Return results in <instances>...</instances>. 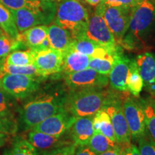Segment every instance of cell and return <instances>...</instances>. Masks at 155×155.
<instances>
[{"label": "cell", "instance_id": "obj_1", "mask_svg": "<svg viewBox=\"0 0 155 155\" xmlns=\"http://www.w3.org/2000/svg\"><path fill=\"white\" fill-rule=\"evenodd\" d=\"M69 92L63 87L44 91L23 105L20 118L25 129H31L49 116L65 109Z\"/></svg>", "mask_w": 155, "mask_h": 155}, {"label": "cell", "instance_id": "obj_2", "mask_svg": "<svg viewBox=\"0 0 155 155\" xmlns=\"http://www.w3.org/2000/svg\"><path fill=\"white\" fill-rule=\"evenodd\" d=\"M155 31V5L151 0L141 1L131 8L127 32L119 45L129 50L144 48Z\"/></svg>", "mask_w": 155, "mask_h": 155}, {"label": "cell", "instance_id": "obj_3", "mask_svg": "<svg viewBox=\"0 0 155 155\" xmlns=\"http://www.w3.org/2000/svg\"><path fill=\"white\" fill-rule=\"evenodd\" d=\"M88 12L79 0H58L55 23L71 32L73 39L86 36Z\"/></svg>", "mask_w": 155, "mask_h": 155}, {"label": "cell", "instance_id": "obj_4", "mask_svg": "<svg viewBox=\"0 0 155 155\" xmlns=\"http://www.w3.org/2000/svg\"><path fill=\"white\" fill-rule=\"evenodd\" d=\"M108 93L99 88L70 91L65 109L75 119L94 116L104 107Z\"/></svg>", "mask_w": 155, "mask_h": 155}, {"label": "cell", "instance_id": "obj_5", "mask_svg": "<svg viewBox=\"0 0 155 155\" xmlns=\"http://www.w3.org/2000/svg\"><path fill=\"white\" fill-rule=\"evenodd\" d=\"M103 108L111 119L117 144L122 147L130 144L131 134L124 114L121 95L108 91Z\"/></svg>", "mask_w": 155, "mask_h": 155}, {"label": "cell", "instance_id": "obj_6", "mask_svg": "<svg viewBox=\"0 0 155 155\" xmlns=\"http://www.w3.org/2000/svg\"><path fill=\"white\" fill-rule=\"evenodd\" d=\"M40 77L19 74H2L0 88L9 96L15 98H25L38 90Z\"/></svg>", "mask_w": 155, "mask_h": 155}, {"label": "cell", "instance_id": "obj_7", "mask_svg": "<svg viewBox=\"0 0 155 155\" xmlns=\"http://www.w3.org/2000/svg\"><path fill=\"white\" fill-rule=\"evenodd\" d=\"M131 8L132 7H109L101 4L96 6V12L101 15L119 45L127 30Z\"/></svg>", "mask_w": 155, "mask_h": 155}, {"label": "cell", "instance_id": "obj_8", "mask_svg": "<svg viewBox=\"0 0 155 155\" xmlns=\"http://www.w3.org/2000/svg\"><path fill=\"white\" fill-rule=\"evenodd\" d=\"M10 10L12 13L17 30L20 33L37 25L51 24L56 15L57 4L46 9H19Z\"/></svg>", "mask_w": 155, "mask_h": 155}, {"label": "cell", "instance_id": "obj_9", "mask_svg": "<svg viewBox=\"0 0 155 155\" xmlns=\"http://www.w3.org/2000/svg\"><path fill=\"white\" fill-rule=\"evenodd\" d=\"M124 114L127 120L131 139L137 141L146 134L144 114L139 99L126 93L121 95Z\"/></svg>", "mask_w": 155, "mask_h": 155}, {"label": "cell", "instance_id": "obj_10", "mask_svg": "<svg viewBox=\"0 0 155 155\" xmlns=\"http://www.w3.org/2000/svg\"><path fill=\"white\" fill-rule=\"evenodd\" d=\"M30 50L33 56V65L40 76L46 77L62 72L63 63L62 52L51 48Z\"/></svg>", "mask_w": 155, "mask_h": 155}, {"label": "cell", "instance_id": "obj_11", "mask_svg": "<svg viewBox=\"0 0 155 155\" xmlns=\"http://www.w3.org/2000/svg\"><path fill=\"white\" fill-rule=\"evenodd\" d=\"M65 83L70 91L87 88H105L108 85V77L88 68L65 74Z\"/></svg>", "mask_w": 155, "mask_h": 155}, {"label": "cell", "instance_id": "obj_12", "mask_svg": "<svg viewBox=\"0 0 155 155\" xmlns=\"http://www.w3.org/2000/svg\"><path fill=\"white\" fill-rule=\"evenodd\" d=\"M86 36L103 47L114 50L119 46L113 33L101 15L95 12L89 20L86 30Z\"/></svg>", "mask_w": 155, "mask_h": 155}, {"label": "cell", "instance_id": "obj_13", "mask_svg": "<svg viewBox=\"0 0 155 155\" xmlns=\"http://www.w3.org/2000/svg\"><path fill=\"white\" fill-rule=\"evenodd\" d=\"M75 118L66 109L49 116L31 129L53 136H63L70 131Z\"/></svg>", "mask_w": 155, "mask_h": 155}, {"label": "cell", "instance_id": "obj_14", "mask_svg": "<svg viewBox=\"0 0 155 155\" xmlns=\"http://www.w3.org/2000/svg\"><path fill=\"white\" fill-rule=\"evenodd\" d=\"M139 72L146 91L155 98V53L144 52L136 58Z\"/></svg>", "mask_w": 155, "mask_h": 155}, {"label": "cell", "instance_id": "obj_15", "mask_svg": "<svg viewBox=\"0 0 155 155\" xmlns=\"http://www.w3.org/2000/svg\"><path fill=\"white\" fill-rule=\"evenodd\" d=\"M131 59L124 55L123 52L116 55L115 63L108 74V83L115 91L127 92V78Z\"/></svg>", "mask_w": 155, "mask_h": 155}, {"label": "cell", "instance_id": "obj_16", "mask_svg": "<svg viewBox=\"0 0 155 155\" xmlns=\"http://www.w3.org/2000/svg\"><path fill=\"white\" fill-rule=\"evenodd\" d=\"M94 117L88 116L75 119L70 129L71 139L75 146L88 144L94 132Z\"/></svg>", "mask_w": 155, "mask_h": 155}, {"label": "cell", "instance_id": "obj_17", "mask_svg": "<svg viewBox=\"0 0 155 155\" xmlns=\"http://www.w3.org/2000/svg\"><path fill=\"white\" fill-rule=\"evenodd\" d=\"M28 140L38 150L44 151L55 148L62 145L73 143L63 136H53L40 131L31 130L28 135Z\"/></svg>", "mask_w": 155, "mask_h": 155}, {"label": "cell", "instance_id": "obj_18", "mask_svg": "<svg viewBox=\"0 0 155 155\" xmlns=\"http://www.w3.org/2000/svg\"><path fill=\"white\" fill-rule=\"evenodd\" d=\"M48 39L50 48L59 50L63 53L71 48L74 40L69 31L61 28L55 22L48 26Z\"/></svg>", "mask_w": 155, "mask_h": 155}, {"label": "cell", "instance_id": "obj_19", "mask_svg": "<svg viewBox=\"0 0 155 155\" xmlns=\"http://www.w3.org/2000/svg\"><path fill=\"white\" fill-rule=\"evenodd\" d=\"M48 25H37L19 33V40L24 47L30 50H38L48 38Z\"/></svg>", "mask_w": 155, "mask_h": 155}, {"label": "cell", "instance_id": "obj_20", "mask_svg": "<svg viewBox=\"0 0 155 155\" xmlns=\"http://www.w3.org/2000/svg\"><path fill=\"white\" fill-rule=\"evenodd\" d=\"M91 58L88 55L70 49L63 53V63L62 72L68 74L88 68Z\"/></svg>", "mask_w": 155, "mask_h": 155}, {"label": "cell", "instance_id": "obj_21", "mask_svg": "<svg viewBox=\"0 0 155 155\" xmlns=\"http://www.w3.org/2000/svg\"><path fill=\"white\" fill-rule=\"evenodd\" d=\"M0 3L7 8L16 10L19 9H46L56 5L57 2L45 0H0Z\"/></svg>", "mask_w": 155, "mask_h": 155}, {"label": "cell", "instance_id": "obj_22", "mask_svg": "<svg viewBox=\"0 0 155 155\" xmlns=\"http://www.w3.org/2000/svg\"><path fill=\"white\" fill-rule=\"evenodd\" d=\"M144 114L147 133L155 142V99L147 96L139 99Z\"/></svg>", "mask_w": 155, "mask_h": 155}, {"label": "cell", "instance_id": "obj_23", "mask_svg": "<svg viewBox=\"0 0 155 155\" xmlns=\"http://www.w3.org/2000/svg\"><path fill=\"white\" fill-rule=\"evenodd\" d=\"M94 131H99L110 140L117 144L111 119L103 108L94 115Z\"/></svg>", "mask_w": 155, "mask_h": 155}, {"label": "cell", "instance_id": "obj_24", "mask_svg": "<svg viewBox=\"0 0 155 155\" xmlns=\"http://www.w3.org/2000/svg\"><path fill=\"white\" fill-rule=\"evenodd\" d=\"M127 86L129 93L134 97L138 98L144 88L143 81L139 72L135 59H131L129 63V72L127 78Z\"/></svg>", "mask_w": 155, "mask_h": 155}, {"label": "cell", "instance_id": "obj_25", "mask_svg": "<svg viewBox=\"0 0 155 155\" xmlns=\"http://www.w3.org/2000/svg\"><path fill=\"white\" fill-rule=\"evenodd\" d=\"M0 28L15 40H19V32L11 10L0 3Z\"/></svg>", "mask_w": 155, "mask_h": 155}, {"label": "cell", "instance_id": "obj_26", "mask_svg": "<svg viewBox=\"0 0 155 155\" xmlns=\"http://www.w3.org/2000/svg\"><path fill=\"white\" fill-rule=\"evenodd\" d=\"M87 145L96 153V155H100L115 147L118 144L110 140L99 131H94Z\"/></svg>", "mask_w": 155, "mask_h": 155}, {"label": "cell", "instance_id": "obj_27", "mask_svg": "<svg viewBox=\"0 0 155 155\" xmlns=\"http://www.w3.org/2000/svg\"><path fill=\"white\" fill-rule=\"evenodd\" d=\"M122 52L123 50H121L114 55H109L104 58H91L88 68L101 74L108 75L114 66L116 55Z\"/></svg>", "mask_w": 155, "mask_h": 155}, {"label": "cell", "instance_id": "obj_28", "mask_svg": "<svg viewBox=\"0 0 155 155\" xmlns=\"http://www.w3.org/2000/svg\"><path fill=\"white\" fill-rule=\"evenodd\" d=\"M24 47L19 40L12 38L5 32L0 35V65L5 63V60L12 52Z\"/></svg>", "mask_w": 155, "mask_h": 155}, {"label": "cell", "instance_id": "obj_29", "mask_svg": "<svg viewBox=\"0 0 155 155\" xmlns=\"http://www.w3.org/2000/svg\"><path fill=\"white\" fill-rule=\"evenodd\" d=\"M5 64L12 66L24 67L33 65V56L30 50H15L7 56Z\"/></svg>", "mask_w": 155, "mask_h": 155}, {"label": "cell", "instance_id": "obj_30", "mask_svg": "<svg viewBox=\"0 0 155 155\" xmlns=\"http://www.w3.org/2000/svg\"><path fill=\"white\" fill-rule=\"evenodd\" d=\"M3 155H39L38 150L28 139L18 138L7 149Z\"/></svg>", "mask_w": 155, "mask_h": 155}, {"label": "cell", "instance_id": "obj_31", "mask_svg": "<svg viewBox=\"0 0 155 155\" xmlns=\"http://www.w3.org/2000/svg\"><path fill=\"white\" fill-rule=\"evenodd\" d=\"M2 74L8 73V74H19V75H26L30 76L35 77H41L37 71L36 68L32 65L24 67L12 66V65H8L4 63L1 68Z\"/></svg>", "mask_w": 155, "mask_h": 155}, {"label": "cell", "instance_id": "obj_32", "mask_svg": "<svg viewBox=\"0 0 155 155\" xmlns=\"http://www.w3.org/2000/svg\"><path fill=\"white\" fill-rule=\"evenodd\" d=\"M137 142L140 155H155V142L147 133L140 137Z\"/></svg>", "mask_w": 155, "mask_h": 155}, {"label": "cell", "instance_id": "obj_33", "mask_svg": "<svg viewBox=\"0 0 155 155\" xmlns=\"http://www.w3.org/2000/svg\"><path fill=\"white\" fill-rule=\"evenodd\" d=\"M17 131V124L12 115L0 114V131L13 134Z\"/></svg>", "mask_w": 155, "mask_h": 155}, {"label": "cell", "instance_id": "obj_34", "mask_svg": "<svg viewBox=\"0 0 155 155\" xmlns=\"http://www.w3.org/2000/svg\"><path fill=\"white\" fill-rule=\"evenodd\" d=\"M75 147L74 143H70L50 150L41 151L40 155H74Z\"/></svg>", "mask_w": 155, "mask_h": 155}, {"label": "cell", "instance_id": "obj_35", "mask_svg": "<svg viewBox=\"0 0 155 155\" xmlns=\"http://www.w3.org/2000/svg\"><path fill=\"white\" fill-rule=\"evenodd\" d=\"M139 2V0H101L100 4L109 7H133Z\"/></svg>", "mask_w": 155, "mask_h": 155}, {"label": "cell", "instance_id": "obj_36", "mask_svg": "<svg viewBox=\"0 0 155 155\" xmlns=\"http://www.w3.org/2000/svg\"><path fill=\"white\" fill-rule=\"evenodd\" d=\"M11 107L9 96L0 88V114L11 115Z\"/></svg>", "mask_w": 155, "mask_h": 155}, {"label": "cell", "instance_id": "obj_37", "mask_svg": "<svg viewBox=\"0 0 155 155\" xmlns=\"http://www.w3.org/2000/svg\"><path fill=\"white\" fill-rule=\"evenodd\" d=\"M74 155H96V154L86 144L76 146Z\"/></svg>", "mask_w": 155, "mask_h": 155}, {"label": "cell", "instance_id": "obj_38", "mask_svg": "<svg viewBox=\"0 0 155 155\" xmlns=\"http://www.w3.org/2000/svg\"><path fill=\"white\" fill-rule=\"evenodd\" d=\"M126 155H140L138 147L135 144H129L128 146H124Z\"/></svg>", "mask_w": 155, "mask_h": 155}, {"label": "cell", "instance_id": "obj_39", "mask_svg": "<svg viewBox=\"0 0 155 155\" xmlns=\"http://www.w3.org/2000/svg\"><path fill=\"white\" fill-rule=\"evenodd\" d=\"M121 150V145L118 144L116 145L115 147L111 149V150H108L106 152L102 153L100 155H119L120 152Z\"/></svg>", "mask_w": 155, "mask_h": 155}, {"label": "cell", "instance_id": "obj_40", "mask_svg": "<svg viewBox=\"0 0 155 155\" xmlns=\"http://www.w3.org/2000/svg\"><path fill=\"white\" fill-rule=\"evenodd\" d=\"M10 135L9 134L0 131V147L4 146L7 142V141L10 139Z\"/></svg>", "mask_w": 155, "mask_h": 155}, {"label": "cell", "instance_id": "obj_41", "mask_svg": "<svg viewBox=\"0 0 155 155\" xmlns=\"http://www.w3.org/2000/svg\"><path fill=\"white\" fill-rule=\"evenodd\" d=\"M86 1L88 4H90L91 5H92V6H97V5H99V4L101 3V0H86Z\"/></svg>", "mask_w": 155, "mask_h": 155}, {"label": "cell", "instance_id": "obj_42", "mask_svg": "<svg viewBox=\"0 0 155 155\" xmlns=\"http://www.w3.org/2000/svg\"><path fill=\"white\" fill-rule=\"evenodd\" d=\"M119 155H126V151H125L124 146H123V147L121 146V152H120Z\"/></svg>", "mask_w": 155, "mask_h": 155}, {"label": "cell", "instance_id": "obj_43", "mask_svg": "<svg viewBox=\"0 0 155 155\" xmlns=\"http://www.w3.org/2000/svg\"><path fill=\"white\" fill-rule=\"evenodd\" d=\"M4 32V31H2V29L1 28H0V35H1L2 33V32Z\"/></svg>", "mask_w": 155, "mask_h": 155}, {"label": "cell", "instance_id": "obj_44", "mask_svg": "<svg viewBox=\"0 0 155 155\" xmlns=\"http://www.w3.org/2000/svg\"><path fill=\"white\" fill-rule=\"evenodd\" d=\"M45 1H56L57 2L58 0H45Z\"/></svg>", "mask_w": 155, "mask_h": 155}, {"label": "cell", "instance_id": "obj_45", "mask_svg": "<svg viewBox=\"0 0 155 155\" xmlns=\"http://www.w3.org/2000/svg\"><path fill=\"white\" fill-rule=\"evenodd\" d=\"M2 68V67H1ZM1 75H2V73H1V68H0V77H1Z\"/></svg>", "mask_w": 155, "mask_h": 155}, {"label": "cell", "instance_id": "obj_46", "mask_svg": "<svg viewBox=\"0 0 155 155\" xmlns=\"http://www.w3.org/2000/svg\"><path fill=\"white\" fill-rule=\"evenodd\" d=\"M139 2H141V1H144V0H139Z\"/></svg>", "mask_w": 155, "mask_h": 155}]
</instances>
